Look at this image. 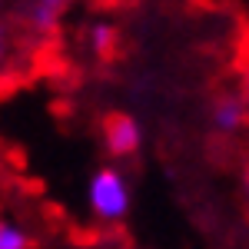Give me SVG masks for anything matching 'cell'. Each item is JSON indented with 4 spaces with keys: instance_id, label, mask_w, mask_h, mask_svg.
<instances>
[{
    "instance_id": "1",
    "label": "cell",
    "mask_w": 249,
    "mask_h": 249,
    "mask_svg": "<svg viewBox=\"0 0 249 249\" xmlns=\"http://www.w3.org/2000/svg\"><path fill=\"white\" fill-rule=\"evenodd\" d=\"M87 206L100 223H123L133 210L130 179L116 166H100L87 179Z\"/></svg>"
},
{
    "instance_id": "2",
    "label": "cell",
    "mask_w": 249,
    "mask_h": 249,
    "mask_svg": "<svg viewBox=\"0 0 249 249\" xmlns=\"http://www.w3.org/2000/svg\"><path fill=\"white\" fill-rule=\"evenodd\" d=\"M100 136L107 156L113 160H130L143 146V126L133 113H107L100 123Z\"/></svg>"
},
{
    "instance_id": "3",
    "label": "cell",
    "mask_w": 249,
    "mask_h": 249,
    "mask_svg": "<svg viewBox=\"0 0 249 249\" xmlns=\"http://www.w3.org/2000/svg\"><path fill=\"white\" fill-rule=\"evenodd\" d=\"M249 120V103L243 93H223L213 100V110H210V123L216 133L223 136H232L239 133L243 126H246Z\"/></svg>"
},
{
    "instance_id": "4",
    "label": "cell",
    "mask_w": 249,
    "mask_h": 249,
    "mask_svg": "<svg viewBox=\"0 0 249 249\" xmlns=\"http://www.w3.org/2000/svg\"><path fill=\"white\" fill-rule=\"evenodd\" d=\"M67 3L70 0H30L27 7V23L37 30V34H53L60 27V20L67 14Z\"/></svg>"
},
{
    "instance_id": "5",
    "label": "cell",
    "mask_w": 249,
    "mask_h": 249,
    "mask_svg": "<svg viewBox=\"0 0 249 249\" xmlns=\"http://www.w3.org/2000/svg\"><path fill=\"white\" fill-rule=\"evenodd\" d=\"M87 43H90L93 57L110 60L116 53V27L107 23V20H96L93 27H90V34H87Z\"/></svg>"
},
{
    "instance_id": "6",
    "label": "cell",
    "mask_w": 249,
    "mask_h": 249,
    "mask_svg": "<svg viewBox=\"0 0 249 249\" xmlns=\"http://www.w3.org/2000/svg\"><path fill=\"white\" fill-rule=\"evenodd\" d=\"M0 249H34V239L20 223L0 219Z\"/></svg>"
},
{
    "instance_id": "7",
    "label": "cell",
    "mask_w": 249,
    "mask_h": 249,
    "mask_svg": "<svg viewBox=\"0 0 249 249\" xmlns=\"http://www.w3.org/2000/svg\"><path fill=\"white\" fill-rule=\"evenodd\" d=\"M7 47H10V40H7V30L0 27V60L7 57Z\"/></svg>"
},
{
    "instance_id": "8",
    "label": "cell",
    "mask_w": 249,
    "mask_h": 249,
    "mask_svg": "<svg viewBox=\"0 0 249 249\" xmlns=\"http://www.w3.org/2000/svg\"><path fill=\"white\" fill-rule=\"evenodd\" d=\"M243 96H246V103H249V67L243 70Z\"/></svg>"
}]
</instances>
